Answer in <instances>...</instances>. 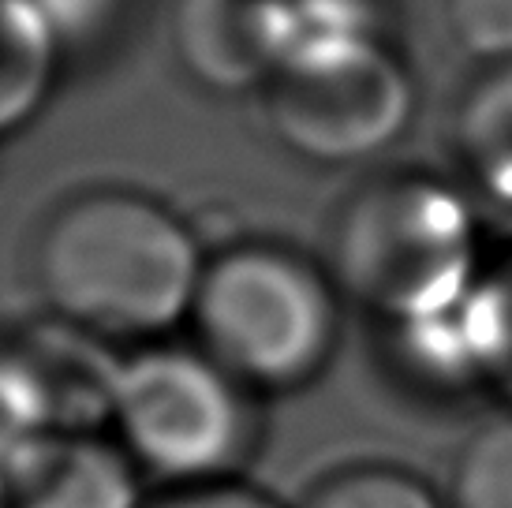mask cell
Segmentation results:
<instances>
[{"label": "cell", "mask_w": 512, "mask_h": 508, "mask_svg": "<svg viewBox=\"0 0 512 508\" xmlns=\"http://www.w3.org/2000/svg\"><path fill=\"white\" fill-rule=\"evenodd\" d=\"M30 262L60 322L131 340L191 318L206 254L169 202L139 187L101 184L45 213Z\"/></svg>", "instance_id": "6da1fadb"}, {"label": "cell", "mask_w": 512, "mask_h": 508, "mask_svg": "<svg viewBox=\"0 0 512 508\" xmlns=\"http://www.w3.org/2000/svg\"><path fill=\"white\" fill-rule=\"evenodd\" d=\"M326 269L385 325L460 307L483 277L468 187L427 169H385L356 184L329 221Z\"/></svg>", "instance_id": "7a4b0ae2"}, {"label": "cell", "mask_w": 512, "mask_h": 508, "mask_svg": "<svg viewBox=\"0 0 512 508\" xmlns=\"http://www.w3.org/2000/svg\"><path fill=\"white\" fill-rule=\"evenodd\" d=\"M273 139L311 165L385 154L415 120L419 90L389 27H307L258 94Z\"/></svg>", "instance_id": "3957f363"}, {"label": "cell", "mask_w": 512, "mask_h": 508, "mask_svg": "<svg viewBox=\"0 0 512 508\" xmlns=\"http://www.w3.org/2000/svg\"><path fill=\"white\" fill-rule=\"evenodd\" d=\"M337 296L326 266L281 243H236L206 258L195 325L202 352L255 389H296L329 363Z\"/></svg>", "instance_id": "277c9868"}, {"label": "cell", "mask_w": 512, "mask_h": 508, "mask_svg": "<svg viewBox=\"0 0 512 508\" xmlns=\"http://www.w3.org/2000/svg\"><path fill=\"white\" fill-rule=\"evenodd\" d=\"M113 423L135 464L180 486L225 482L251 438L240 381L187 348H150L120 367Z\"/></svg>", "instance_id": "5b68a950"}, {"label": "cell", "mask_w": 512, "mask_h": 508, "mask_svg": "<svg viewBox=\"0 0 512 508\" xmlns=\"http://www.w3.org/2000/svg\"><path fill=\"white\" fill-rule=\"evenodd\" d=\"M172 45L214 94H262L296 45V0H180Z\"/></svg>", "instance_id": "8992f818"}, {"label": "cell", "mask_w": 512, "mask_h": 508, "mask_svg": "<svg viewBox=\"0 0 512 508\" xmlns=\"http://www.w3.org/2000/svg\"><path fill=\"white\" fill-rule=\"evenodd\" d=\"M449 157L471 198L512 213V60L475 64L456 90Z\"/></svg>", "instance_id": "52a82bcc"}, {"label": "cell", "mask_w": 512, "mask_h": 508, "mask_svg": "<svg viewBox=\"0 0 512 508\" xmlns=\"http://www.w3.org/2000/svg\"><path fill=\"white\" fill-rule=\"evenodd\" d=\"M139 471L124 445L94 434H57L8 508H143Z\"/></svg>", "instance_id": "ba28073f"}, {"label": "cell", "mask_w": 512, "mask_h": 508, "mask_svg": "<svg viewBox=\"0 0 512 508\" xmlns=\"http://www.w3.org/2000/svg\"><path fill=\"white\" fill-rule=\"evenodd\" d=\"M68 64V45L42 0H0V142L42 113Z\"/></svg>", "instance_id": "9c48e42d"}, {"label": "cell", "mask_w": 512, "mask_h": 508, "mask_svg": "<svg viewBox=\"0 0 512 508\" xmlns=\"http://www.w3.org/2000/svg\"><path fill=\"white\" fill-rule=\"evenodd\" d=\"M64 434L27 352H0V505H8L53 438Z\"/></svg>", "instance_id": "30bf717a"}, {"label": "cell", "mask_w": 512, "mask_h": 508, "mask_svg": "<svg viewBox=\"0 0 512 508\" xmlns=\"http://www.w3.org/2000/svg\"><path fill=\"white\" fill-rule=\"evenodd\" d=\"M464 314L479 359V378L512 400V251L494 266H483Z\"/></svg>", "instance_id": "8fae6325"}, {"label": "cell", "mask_w": 512, "mask_h": 508, "mask_svg": "<svg viewBox=\"0 0 512 508\" xmlns=\"http://www.w3.org/2000/svg\"><path fill=\"white\" fill-rule=\"evenodd\" d=\"M449 508H512V415L479 426L460 449Z\"/></svg>", "instance_id": "7c38bea8"}, {"label": "cell", "mask_w": 512, "mask_h": 508, "mask_svg": "<svg viewBox=\"0 0 512 508\" xmlns=\"http://www.w3.org/2000/svg\"><path fill=\"white\" fill-rule=\"evenodd\" d=\"M303 508H449L427 482L397 467H352L318 482Z\"/></svg>", "instance_id": "4fadbf2b"}, {"label": "cell", "mask_w": 512, "mask_h": 508, "mask_svg": "<svg viewBox=\"0 0 512 508\" xmlns=\"http://www.w3.org/2000/svg\"><path fill=\"white\" fill-rule=\"evenodd\" d=\"M445 19L475 64L512 60V0H445Z\"/></svg>", "instance_id": "5bb4252c"}, {"label": "cell", "mask_w": 512, "mask_h": 508, "mask_svg": "<svg viewBox=\"0 0 512 508\" xmlns=\"http://www.w3.org/2000/svg\"><path fill=\"white\" fill-rule=\"evenodd\" d=\"M42 8L49 12L72 57L79 49L109 42L124 23L131 0H42Z\"/></svg>", "instance_id": "9a60e30c"}, {"label": "cell", "mask_w": 512, "mask_h": 508, "mask_svg": "<svg viewBox=\"0 0 512 508\" xmlns=\"http://www.w3.org/2000/svg\"><path fill=\"white\" fill-rule=\"evenodd\" d=\"M154 508H281L273 497L258 494L251 486L236 482H202V486H184L180 494L157 501Z\"/></svg>", "instance_id": "2e32d148"}, {"label": "cell", "mask_w": 512, "mask_h": 508, "mask_svg": "<svg viewBox=\"0 0 512 508\" xmlns=\"http://www.w3.org/2000/svg\"><path fill=\"white\" fill-rule=\"evenodd\" d=\"M0 508H8V505H0Z\"/></svg>", "instance_id": "e0dca14e"}]
</instances>
